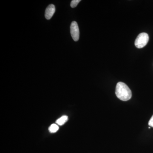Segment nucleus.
<instances>
[{
    "label": "nucleus",
    "mask_w": 153,
    "mask_h": 153,
    "mask_svg": "<svg viewBox=\"0 0 153 153\" xmlns=\"http://www.w3.org/2000/svg\"><path fill=\"white\" fill-rule=\"evenodd\" d=\"M115 93L118 98L122 101H128L131 98V90L123 82H118L116 87Z\"/></svg>",
    "instance_id": "nucleus-1"
},
{
    "label": "nucleus",
    "mask_w": 153,
    "mask_h": 153,
    "mask_svg": "<svg viewBox=\"0 0 153 153\" xmlns=\"http://www.w3.org/2000/svg\"><path fill=\"white\" fill-rule=\"evenodd\" d=\"M149 41V36L146 33H143L137 36L135 41V46L138 49H141L145 47Z\"/></svg>",
    "instance_id": "nucleus-2"
},
{
    "label": "nucleus",
    "mask_w": 153,
    "mask_h": 153,
    "mask_svg": "<svg viewBox=\"0 0 153 153\" xmlns=\"http://www.w3.org/2000/svg\"><path fill=\"white\" fill-rule=\"evenodd\" d=\"M70 32L73 40L75 41H78L79 37V27L76 22L74 21L71 23Z\"/></svg>",
    "instance_id": "nucleus-3"
},
{
    "label": "nucleus",
    "mask_w": 153,
    "mask_h": 153,
    "mask_svg": "<svg viewBox=\"0 0 153 153\" xmlns=\"http://www.w3.org/2000/svg\"><path fill=\"white\" fill-rule=\"evenodd\" d=\"M55 12V7L53 4L48 6L45 10V17L47 20H50L53 16Z\"/></svg>",
    "instance_id": "nucleus-4"
},
{
    "label": "nucleus",
    "mask_w": 153,
    "mask_h": 153,
    "mask_svg": "<svg viewBox=\"0 0 153 153\" xmlns=\"http://www.w3.org/2000/svg\"><path fill=\"white\" fill-rule=\"evenodd\" d=\"M68 117L67 116L64 115L63 116L61 117L60 118L58 119L56 121V123L57 125H59L60 126H62L68 120Z\"/></svg>",
    "instance_id": "nucleus-5"
},
{
    "label": "nucleus",
    "mask_w": 153,
    "mask_h": 153,
    "mask_svg": "<svg viewBox=\"0 0 153 153\" xmlns=\"http://www.w3.org/2000/svg\"><path fill=\"white\" fill-rule=\"evenodd\" d=\"M59 129V127L55 124L51 125L49 127V131L50 132L55 133L57 132Z\"/></svg>",
    "instance_id": "nucleus-6"
},
{
    "label": "nucleus",
    "mask_w": 153,
    "mask_h": 153,
    "mask_svg": "<svg viewBox=\"0 0 153 153\" xmlns=\"http://www.w3.org/2000/svg\"><path fill=\"white\" fill-rule=\"evenodd\" d=\"M80 0H73L71 1V8L76 7V6H77L78 4H79V2L80 1Z\"/></svg>",
    "instance_id": "nucleus-7"
},
{
    "label": "nucleus",
    "mask_w": 153,
    "mask_h": 153,
    "mask_svg": "<svg viewBox=\"0 0 153 153\" xmlns=\"http://www.w3.org/2000/svg\"><path fill=\"white\" fill-rule=\"evenodd\" d=\"M149 125L150 126L153 127V115L152 116V117H151L149 121Z\"/></svg>",
    "instance_id": "nucleus-8"
}]
</instances>
